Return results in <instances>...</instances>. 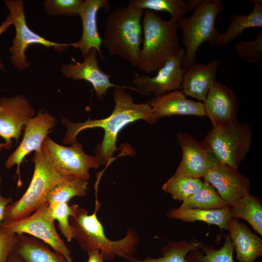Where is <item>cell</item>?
Segmentation results:
<instances>
[{
  "instance_id": "obj_28",
  "label": "cell",
  "mask_w": 262,
  "mask_h": 262,
  "mask_svg": "<svg viewBox=\"0 0 262 262\" xmlns=\"http://www.w3.org/2000/svg\"><path fill=\"white\" fill-rule=\"evenodd\" d=\"M230 207L209 183L204 181L200 189L182 201L180 208L215 210Z\"/></svg>"
},
{
  "instance_id": "obj_31",
  "label": "cell",
  "mask_w": 262,
  "mask_h": 262,
  "mask_svg": "<svg viewBox=\"0 0 262 262\" xmlns=\"http://www.w3.org/2000/svg\"><path fill=\"white\" fill-rule=\"evenodd\" d=\"M128 3L144 10L166 12L177 23L187 13L185 1L182 0H130Z\"/></svg>"
},
{
  "instance_id": "obj_32",
  "label": "cell",
  "mask_w": 262,
  "mask_h": 262,
  "mask_svg": "<svg viewBox=\"0 0 262 262\" xmlns=\"http://www.w3.org/2000/svg\"><path fill=\"white\" fill-rule=\"evenodd\" d=\"M79 206L69 205L66 202L49 203L50 214L54 220L58 222V227L68 242L74 237L73 229L69 222V217L72 215Z\"/></svg>"
},
{
  "instance_id": "obj_2",
  "label": "cell",
  "mask_w": 262,
  "mask_h": 262,
  "mask_svg": "<svg viewBox=\"0 0 262 262\" xmlns=\"http://www.w3.org/2000/svg\"><path fill=\"white\" fill-rule=\"evenodd\" d=\"M144 11L129 3L115 8L106 17L102 38V44L111 56H120L136 67L143 42Z\"/></svg>"
},
{
  "instance_id": "obj_33",
  "label": "cell",
  "mask_w": 262,
  "mask_h": 262,
  "mask_svg": "<svg viewBox=\"0 0 262 262\" xmlns=\"http://www.w3.org/2000/svg\"><path fill=\"white\" fill-rule=\"evenodd\" d=\"M237 54L244 61L256 64L262 68V32L261 31L257 38L251 41H241L236 44Z\"/></svg>"
},
{
  "instance_id": "obj_34",
  "label": "cell",
  "mask_w": 262,
  "mask_h": 262,
  "mask_svg": "<svg viewBox=\"0 0 262 262\" xmlns=\"http://www.w3.org/2000/svg\"><path fill=\"white\" fill-rule=\"evenodd\" d=\"M82 2L83 0H46L44 6L49 16L74 17L78 15Z\"/></svg>"
},
{
  "instance_id": "obj_22",
  "label": "cell",
  "mask_w": 262,
  "mask_h": 262,
  "mask_svg": "<svg viewBox=\"0 0 262 262\" xmlns=\"http://www.w3.org/2000/svg\"><path fill=\"white\" fill-rule=\"evenodd\" d=\"M253 8L247 15L238 14L232 15L224 33L216 38L214 46L225 47L239 38L247 29L262 27V0H251Z\"/></svg>"
},
{
  "instance_id": "obj_11",
  "label": "cell",
  "mask_w": 262,
  "mask_h": 262,
  "mask_svg": "<svg viewBox=\"0 0 262 262\" xmlns=\"http://www.w3.org/2000/svg\"><path fill=\"white\" fill-rule=\"evenodd\" d=\"M184 53L185 49L181 48L178 54L169 59L153 77L135 73L132 82L135 88L144 94H153L154 97L181 88L185 71L181 67Z\"/></svg>"
},
{
  "instance_id": "obj_6",
  "label": "cell",
  "mask_w": 262,
  "mask_h": 262,
  "mask_svg": "<svg viewBox=\"0 0 262 262\" xmlns=\"http://www.w3.org/2000/svg\"><path fill=\"white\" fill-rule=\"evenodd\" d=\"M224 8L221 0H202L191 16L184 17L177 22L178 28L181 32V41L185 49L181 62L184 70L196 63L197 50L203 43L208 42L211 45H214L220 34L215 27V20Z\"/></svg>"
},
{
  "instance_id": "obj_29",
  "label": "cell",
  "mask_w": 262,
  "mask_h": 262,
  "mask_svg": "<svg viewBox=\"0 0 262 262\" xmlns=\"http://www.w3.org/2000/svg\"><path fill=\"white\" fill-rule=\"evenodd\" d=\"M234 250L231 239L227 234L223 246L218 249L200 242L199 249L191 251L187 256L190 262H235Z\"/></svg>"
},
{
  "instance_id": "obj_7",
  "label": "cell",
  "mask_w": 262,
  "mask_h": 262,
  "mask_svg": "<svg viewBox=\"0 0 262 262\" xmlns=\"http://www.w3.org/2000/svg\"><path fill=\"white\" fill-rule=\"evenodd\" d=\"M252 137L251 125L237 120L213 128L203 142L217 162L238 169L250 149Z\"/></svg>"
},
{
  "instance_id": "obj_36",
  "label": "cell",
  "mask_w": 262,
  "mask_h": 262,
  "mask_svg": "<svg viewBox=\"0 0 262 262\" xmlns=\"http://www.w3.org/2000/svg\"><path fill=\"white\" fill-rule=\"evenodd\" d=\"M2 177L0 175V188ZM13 202L11 197L6 198L1 196L0 193V226L4 220L5 210L6 206Z\"/></svg>"
},
{
  "instance_id": "obj_9",
  "label": "cell",
  "mask_w": 262,
  "mask_h": 262,
  "mask_svg": "<svg viewBox=\"0 0 262 262\" xmlns=\"http://www.w3.org/2000/svg\"><path fill=\"white\" fill-rule=\"evenodd\" d=\"M47 202L29 216L16 221H3L1 226L16 234H28L42 240L67 262H73L70 251L58 233Z\"/></svg>"
},
{
  "instance_id": "obj_40",
  "label": "cell",
  "mask_w": 262,
  "mask_h": 262,
  "mask_svg": "<svg viewBox=\"0 0 262 262\" xmlns=\"http://www.w3.org/2000/svg\"><path fill=\"white\" fill-rule=\"evenodd\" d=\"M6 262H26L13 250L10 253Z\"/></svg>"
},
{
  "instance_id": "obj_8",
  "label": "cell",
  "mask_w": 262,
  "mask_h": 262,
  "mask_svg": "<svg viewBox=\"0 0 262 262\" xmlns=\"http://www.w3.org/2000/svg\"><path fill=\"white\" fill-rule=\"evenodd\" d=\"M4 3L12 16L16 29V36L9 48L11 62L17 69L22 70L30 66L26 61L25 51L30 45L39 44L48 48L53 47L62 52L73 43H59L48 40L33 32L28 26L22 0H6Z\"/></svg>"
},
{
  "instance_id": "obj_35",
  "label": "cell",
  "mask_w": 262,
  "mask_h": 262,
  "mask_svg": "<svg viewBox=\"0 0 262 262\" xmlns=\"http://www.w3.org/2000/svg\"><path fill=\"white\" fill-rule=\"evenodd\" d=\"M16 234L0 226V262H6L13 250Z\"/></svg>"
},
{
  "instance_id": "obj_21",
  "label": "cell",
  "mask_w": 262,
  "mask_h": 262,
  "mask_svg": "<svg viewBox=\"0 0 262 262\" xmlns=\"http://www.w3.org/2000/svg\"><path fill=\"white\" fill-rule=\"evenodd\" d=\"M228 231L239 262H254L262 255V239L238 218H231Z\"/></svg>"
},
{
  "instance_id": "obj_3",
  "label": "cell",
  "mask_w": 262,
  "mask_h": 262,
  "mask_svg": "<svg viewBox=\"0 0 262 262\" xmlns=\"http://www.w3.org/2000/svg\"><path fill=\"white\" fill-rule=\"evenodd\" d=\"M144 37L137 67L146 73L157 71L181 48L177 23L164 20L154 12L145 10L142 20Z\"/></svg>"
},
{
  "instance_id": "obj_4",
  "label": "cell",
  "mask_w": 262,
  "mask_h": 262,
  "mask_svg": "<svg viewBox=\"0 0 262 262\" xmlns=\"http://www.w3.org/2000/svg\"><path fill=\"white\" fill-rule=\"evenodd\" d=\"M69 221L73 229V238L87 252L98 249L104 260H111L116 256L129 260L135 253L138 241L135 233L128 232L125 237L117 241L109 239L98 219L97 210L88 214L85 209L79 206Z\"/></svg>"
},
{
  "instance_id": "obj_26",
  "label": "cell",
  "mask_w": 262,
  "mask_h": 262,
  "mask_svg": "<svg viewBox=\"0 0 262 262\" xmlns=\"http://www.w3.org/2000/svg\"><path fill=\"white\" fill-rule=\"evenodd\" d=\"M88 184L87 180L75 175H68L50 190L47 202L68 203L75 196H83L86 194Z\"/></svg>"
},
{
  "instance_id": "obj_38",
  "label": "cell",
  "mask_w": 262,
  "mask_h": 262,
  "mask_svg": "<svg viewBox=\"0 0 262 262\" xmlns=\"http://www.w3.org/2000/svg\"><path fill=\"white\" fill-rule=\"evenodd\" d=\"M13 24V20L12 17V16L10 14L7 16L6 20L2 23V24L0 25V35L4 32L8 27ZM0 69L3 70H4L3 66L0 60Z\"/></svg>"
},
{
  "instance_id": "obj_39",
  "label": "cell",
  "mask_w": 262,
  "mask_h": 262,
  "mask_svg": "<svg viewBox=\"0 0 262 262\" xmlns=\"http://www.w3.org/2000/svg\"><path fill=\"white\" fill-rule=\"evenodd\" d=\"M202 0H188L185 1L186 11H194L201 3Z\"/></svg>"
},
{
  "instance_id": "obj_27",
  "label": "cell",
  "mask_w": 262,
  "mask_h": 262,
  "mask_svg": "<svg viewBox=\"0 0 262 262\" xmlns=\"http://www.w3.org/2000/svg\"><path fill=\"white\" fill-rule=\"evenodd\" d=\"M200 241L181 240L180 242H169L162 249V256L159 258L147 257L144 260H139L132 257L131 262H190L187 254L191 251L199 249Z\"/></svg>"
},
{
  "instance_id": "obj_20",
  "label": "cell",
  "mask_w": 262,
  "mask_h": 262,
  "mask_svg": "<svg viewBox=\"0 0 262 262\" xmlns=\"http://www.w3.org/2000/svg\"><path fill=\"white\" fill-rule=\"evenodd\" d=\"M220 59L208 64L195 63L185 70L181 83V92L203 102L208 93L216 80Z\"/></svg>"
},
{
  "instance_id": "obj_16",
  "label": "cell",
  "mask_w": 262,
  "mask_h": 262,
  "mask_svg": "<svg viewBox=\"0 0 262 262\" xmlns=\"http://www.w3.org/2000/svg\"><path fill=\"white\" fill-rule=\"evenodd\" d=\"M213 128L228 125L237 120L238 100L234 91L215 80L203 102Z\"/></svg>"
},
{
  "instance_id": "obj_18",
  "label": "cell",
  "mask_w": 262,
  "mask_h": 262,
  "mask_svg": "<svg viewBox=\"0 0 262 262\" xmlns=\"http://www.w3.org/2000/svg\"><path fill=\"white\" fill-rule=\"evenodd\" d=\"M101 8L109 11L110 5L107 0H83L78 14L82 22V34L80 40L73 43V47L79 49L83 59L86 58L92 49H95L100 57L103 58L100 37L97 26V14Z\"/></svg>"
},
{
  "instance_id": "obj_10",
  "label": "cell",
  "mask_w": 262,
  "mask_h": 262,
  "mask_svg": "<svg viewBox=\"0 0 262 262\" xmlns=\"http://www.w3.org/2000/svg\"><path fill=\"white\" fill-rule=\"evenodd\" d=\"M42 148L53 166L66 176L73 175L88 180L90 179L89 170L100 166L98 158L87 154L82 144L77 141L66 147L56 143L47 136Z\"/></svg>"
},
{
  "instance_id": "obj_17",
  "label": "cell",
  "mask_w": 262,
  "mask_h": 262,
  "mask_svg": "<svg viewBox=\"0 0 262 262\" xmlns=\"http://www.w3.org/2000/svg\"><path fill=\"white\" fill-rule=\"evenodd\" d=\"M97 53L95 49H92L88 56L82 62H78L72 57L73 63L63 65L61 70L67 78L89 82L94 88L97 96L101 99L109 88L115 87L118 85L111 82L110 79L112 76L105 73L99 67Z\"/></svg>"
},
{
  "instance_id": "obj_37",
  "label": "cell",
  "mask_w": 262,
  "mask_h": 262,
  "mask_svg": "<svg viewBox=\"0 0 262 262\" xmlns=\"http://www.w3.org/2000/svg\"><path fill=\"white\" fill-rule=\"evenodd\" d=\"M87 253L89 256L87 262H104L103 258L98 249H94Z\"/></svg>"
},
{
  "instance_id": "obj_15",
  "label": "cell",
  "mask_w": 262,
  "mask_h": 262,
  "mask_svg": "<svg viewBox=\"0 0 262 262\" xmlns=\"http://www.w3.org/2000/svg\"><path fill=\"white\" fill-rule=\"evenodd\" d=\"M203 178L230 207L240 198L249 194V179L229 165L217 162Z\"/></svg>"
},
{
  "instance_id": "obj_5",
  "label": "cell",
  "mask_w": 262,
  "mask_h": 262,
  "mask_svg": "<svg viewBox=\"0 0 262 262\" xmlns=\"http://www.w3.org/2000/svg\"><path fill=\"white\" fill-rule=\"evenodd\" d=\"M33 161L34 170L31 183L19 199L6 206L3 221L18 220L32 214L47 202L50 190L67 176L56 170L42 147L34 151Z\"/></svg>"
},
{
  "instance_id": "obj_41",
  "label": "cell",
  "mask_w": 262,
  "mask_h": 262,
  "mask_svg": "<svg viewBox=\"0 0 262 262\" xmlns=\"http://www.w3.org/2000/svg\"><path fill=\"white\" fill-rule=\"evenodd\" d=\"M1 148H5L6 149H8L7 145L5 143H0V149Z\"/></svg>"
},
{
  "instance_id": "obj_25",
  "label": "cell",
  "mask_w": 262,
  "mask_h": 262,
  "mask_svg": "<svg viewBox=\"0 0 262 262\" xmlns=\"http://www.w3.org/2000/svg\"><path fill=\"white\" fill-rule=\"evenodd\" d=\"M230 212L232 217L245 220L262 236V204L259 198L247 194L230 207Z\"/></svg>"
},
{
  "instance_id": "obj_30",
  "label": "cell",
  "mask_w": 262,
  "mask_h": 262,
  "mask_svg": "<svg viewBox=\"0 0 262 262\" xmlns=\"http://www.w3.org/2000/svg\"><path fill=\"white\" fill-rule=\"evenodd\" d=\"M203 182L200 179L174 175L163 184L162 189L174 199L183 201L198 191Z\"/></svg>"
},
{
  "instance_id": "obj_24",
  "label": "cell",
  "mask_w": 262,
  "mask_h": 262,
  "mask_svg": "<svg viewBox=\"0 0 262 262\" xmlns=\"http://www.w3.org/2000/svg\"><path fill=\"white\" fill-rule=\"evenodd\" d=\"M13 251L26 262H67L43 242L25 234H16Z\"/></svg>"
},
{
  "instance_id": "obj_1",
  "label": "cell",
  "mask_w": 262,
  "mask_h": 262,
  "mask_svg": "<svg viewBox=\"0 0 262 262\" xmlns=\"http://www.w3.org/2000/svg\"><path fill=\"white\" fill-rule=\"evenodd\" d=\"M125 88L138 91L135 88L118 85L113 92L115 108L108 117L100 119H87L83 122L74 123L66 118L62 122L66 127L67 131L64 138L65 144H72L77 141L78 134L88 129L100 128L104 130L102 140L95 148V156L100 165H106L112 160L117 147V136L120 131L128 124L138 120H143L150 124H156L158 120L154 116L148 103H137Z\"/></svg>"
},
{
  "instance_id": "obj_14",
  "label": "cell",
  "mask_w": 262,
  "mask_h": 262,
  "mask_svg": "<svg viewBox=\"0 0 262 262\" xmlns=\"http://www.w3.org/2000/svg\"><path fill=\"white\" fill-rule=\"evenodd\" d=\"M34 113L24 96L0 98V136L8 149L12 147V139L18 141L24 126Z\"/></svg>"
},
{
  "instance_id": "obj_23",
  "label": "cell",
  "mask_w": 262,
  "mask_h": 262,
  "mask_svg": "<svg viewBox=\"0 0 262 262\" xmlns=\"http://www.w3.org/2000/svg\"><path fill=\"white\" fill-rule=\"evenodd\" d=\"M167 216L183 222H204L217 226L221 229H224L227 231L229 224L232 218L230 207L215 210L172 208L167 213Z\"/></svg>"
},
{
  "instance_id": "obj_13",
  "label": "cell",
  "mask_w": 262,
  "mask_h": 262,
  "mask_svg": "<svg viewBox=\"0 0 262 262\" xmlns=\"http://www.w3.org/2000/svg\"><path fill=\"white\" fill-rule=\"evenodd\" d=\"M57 124L56 119L47 112L39 111L37 115L30 119L24 126L22 140L14 152L5 162L6 168L9 169L17 165L18 175V185H21L20 166L24 158L33 151L41 148L51 129Z\"/></svg>"
},
{
  "instance_id": "obj_19",
  "label": "cell",
  "mask_w": 262,
  "mask_h": 262,
  "mask_svg": "<svg viewBox=\"0 0 262 262\" xmlns=\"http://www.w3.org/2000/svg\"><path fill=\"white\" fill-rule=\"evenodd\" d=\"M156 119L173 115H206L203 102L190 100L181 92L174 90L149 101Z\"/></svg>"
},
{
  "instance_id": "obj_12",
  "label": "cell",
  "mask_w": 262,
  "mask_h": 262,
  "mask_svg": "<svg viewBox=\"0 0 262 262\" xmlns=\"http://www.w3.org/2000/svg\"><path fill=\"white\" fill-rule=\"evenodd\" d=\"M177 143L182 150V158L175 175L203 178L217 163L202 141L199 142L186 132L177 134Z\"/></svg>"
}]
</instances>
